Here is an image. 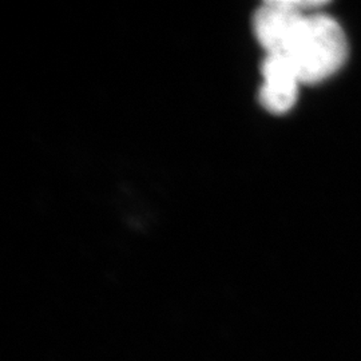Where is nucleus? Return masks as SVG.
Masks as SVG:
<instances>
[{
    "label": "nucleus",
    "mask_w": 361,
    "mask_h": 361,
    "mask_svg": "<svg viewBox=\"0 0 361 361\" xmlns=\"http://www.w3.org/2000/svg\"><path fill=\"white\" fill-rule=\"evenodd\" d=\"M324 1L269 0L253 15V32L265 55H285L305 16L323 7Z\"/></svg>",
    "instance_id": "f03ea898"
},
{
    "label": "nucleus",
    "mask_w": 361,
    "mask_h": 361,
    "mask_svg": "<svg viewBox=\"0 0 361 361\" xmlns=\"http://www.w3.org/2000/svg\"><path fill=\"white\" fill-rule=\"evenodd\" d=\"M261 77L262 82L258 90L261 106L274 116L286 114L296 104L302 85L295 67L285 55H265Z\"/></svg>",
    "instance_id": "7ed1b4c3"
},
{
    "label": "nucleus",
    "mask_w": 361,
    "mask_h": 361,
    "mask_svg": "<svg viewBox=\"0 0 361 361\" xmlns=\"http://www.w3.org/2000/svg\"><path fill=\"white\" fill-rule=\"evenodd\" d=\"M347 55L348 42L343 28L335 19L317 11L305 16L285 54L302 85L332 77Z\"/></svg>",
    "instance_id": "f257e3e1"
}]
</instances>
